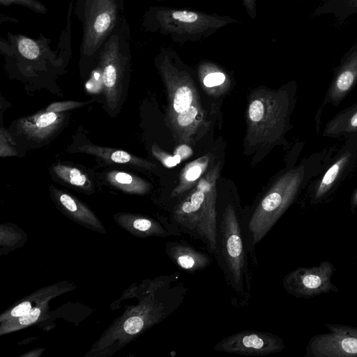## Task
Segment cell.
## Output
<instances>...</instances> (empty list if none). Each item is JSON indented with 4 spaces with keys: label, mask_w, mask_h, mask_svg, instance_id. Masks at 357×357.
Segmentation results:
<instances>
[{
    "label": "cell",
    "mask_w": 357,
    "mask_h": 357,
    "mask_svg": "<svg viewBox=\"0 0 357 357\" xmlns=\"http://www.w3.org/2000/svg\"><path fill=\"white\" fill-rule=\"evenodd\" d=\"M215 258L222 272L232 306L237 309L248 307L258 262L250 242L245 218L231 206L217 214Z\"/></svg>",
    "instance_id": "1"
},
{
    "label": "cell",
    "mask_w": 357,
    "mask_h": 357,
    "mask_svg": "<svg viewBox=\"0 0 357 357\" xmlns=\"http://www.w3.org/2000/svg\"><path fill=\"white\" fill-rule=\"evenodd\" d=\"M234 22L236 20L228 16L156 6L147 10L143 24L148 31L159 32L175 43L183 44L204 40L219 29Z\"/></svg>",
    "instance_id": "2"
},
{
    "label": "cell",
    "mask_w": 357,
    "mask_h": 357,
    "mask_svg": "<svg viewBox=\"0 0 357 357\" xmlns=\"http://www.w3.org/2000/svg\"><path fill=\"white\" fill-rule=\"evenodd\" d=\"M129 29L121 19L100 52V68L105 100L110 113L116 112L124 97L130 68Z\"/></svg>",
    "instance_id": "3"
},
{
    "label": "cell",
    "mask_w": 357,
    "mask_h": 357,
    "mask_svg": "<svg viewBox=\"0 0 357 357\" xmlns=\"http://www.w3.org/2000/svg\"><path fill=\"white\" fill-rule=\"evenodd\" d=\"M75 12L83 28L81 55L96 56L121 20L119 1L77 0Z\"/></svg>",
    "instance_id": "4"
},
{
    "label": "cell",
    "mask_w": 357,
    "mask_h": 357,
    "mask_svg": "<svg viewBox=\"0 0 357 357\" xmlns=\"http://www.w3.org/2000/svg\"><path fill=\"white\" fill-rule=\"evenodd\" d=\"M357 168V134L347 138L334 159L325 165L323 174L310 183L311 205H317L330 196Z\"/></svg>",
    "instance_id": "5"
},
{
    "label": "cell",
    "mask_w": 357,
    "mask_h": 357,
    "mask_svg": "<svg viewBox=\"0 0 357 357\" xmlns=\"http://www.w3.org/2000/svg\"><path fill=\"white\" fill-rule=\"evenodd\" d=\"M336 271L329 261H323L318 266L298 267L289 272L282 280L285 291L297 298H311L330 292H338L331 279Z\"/></svg>",
    "instance_id": "6"
},
{
    "label": "cell",
    "mask_w": 357,
    "mask_h": 357,
    "mask_svg": "<svg viewBox=\"0 0 357 357\" xmlns=\"http://www.w3.org/2000/svg\"><path fill=\"white\" fill-rule=\"evenodd\" d=\"M328 332L316 334L309 340L305 357H357V328L326 324Z\"/></svg>",
    "instance_id": "7"
},
{
    "label": "cell",
    "mask_w": 357,
    "mask_h": 357,
    "mask_svg": "<svg viewBox=\"0 0 357 357\" xmlns=\"http://www.w3.org/2000/svg\"><path fill=\"white\" fill-rule=\"evenodd\" d=\"M283 340L272 333L246 330L231 334L216 343V351L246 356H263L284 349Z\"/></svg>",
    "instance_id": "8"
},
{
    "label": "cell",
    "mask_w": 357,
    "mask_h": 357,
    "mask_svg": "<svg viewBox=\"0 0 357 357\" xmlns=\"http://www.w3.org/2000/svg\"><path fill=\"white\" fill-rule=\"evenodd\" d=\"M357 84V40L347 50L335 68L325 96L326 103L337 106Z\"/></svg>",
    "instance_id": "9"
},
{
    "label": "cell",
    "mask_w": 357,
    "mask_h": 357,
    "mask_svg": "<svg viewBox=\"0 0 357 357\" xmlns=\"http://www.w3.org/2000/svg\"><path fill=\"white\" fill-rule=\"evenodd\" d=\"M165 252L176 266L190 273L206 268L212 262L208 252L197 250L185 240L166 242Z\"/></svg>",
    "instance_id": "10"
},
{
    "label": "cell",
    "mask_w": 357,
    "mask_h": 357,
    "mask_svg": "<svg viewBox=\"0 0 357 357\" xmlns=\"http://www.w3.org/2000/svg\"><path fill=\"white\" fill-rule=\"evenodd\" d=\"M63 114L60 112H40L18 121L19 130L28 139L43 142L57 130L63 121Z\"/></svg>",
    "instance_id": "11"
},
{
    "label": "cell",
    "mask_w": 357,
    "mask_h": 357,
    "mask_svg": "<svg viewBox=\"0 0 357 357\" xmlns=\"http://www.w3.org/2000/svg\"><path fill=\"white\" fill-rule=\"evenodd\" d=\"M357 134V102L331 119L326 124L323 135L328 137H349Z\"/></svg>",
    "instance_id": "12"
},
{
    "label": "cell",
    "mask_w": 357,
    "mask_h": 357,
    "mask_svg": "<svg viewBox=\"0 0 357 357\" xmlns=\"http://www.w3.org/2000/svg\"><path fill=\"white\" fill-rule=\"evenodd\" d=\"M330 15L341 25L348 18L357 15V0H322L311 17Z\"/></svg>",
    "instance_id": "13"
},
{
    "label": "cell",
    "mask_w": 357,
    "mask_h": 357,
    "mask_svg": "<svg viewBox=\"0 0 357 357\" xmlns=\"http://www.w3.org/2000/svg\"><path fill=\"white\" fill-rule=\"evenodd\" d=\"M80 153H87L100 158L108 162L127 164L136 166H146L142 159L124 151L112 148L86 144L76 148Z\"/></svg>",
    "instance_id": "14"
},
{
    "label": "cell",
    "mask_w": 357,
    "mask_h": 357,
    "mask_svg": "<svg viewBox=\"0 0 357 357\" xmlns=\"http://www.w3.org/2000/svg\"><path fill=\"white\" fill-rule=\"evenodd\" d=\"M105 178L109 184L127 193L141 194L146 188L144 181L125 172L112 170Z\"/></svg>",
    "instance_id": "15"
},
{
    "label": "cell",
    "mask_w": 357,
    "mask_h": 357,
    "mask_svg": "<svg viewBox=\"0 0 357 357\" xmlns=\"http://www.w3.org/2000/svg\"><path fill=\"white\" fill-rule=\"evenodd\" d=\"M52 172L61 181L74 186L89 188L91 182L86 175L79 169L63 164L53 166Z\"/></svg>",
    "instance_id": "16"
},
{
    "label": "cell",
    "mask_w": 357,
    "mask_h": 357,
    "mask_svg": "<svg viewBox=\"0 0 357 357\" xmlns=\"http://www.w3.org/2000/svg\"><path fill=\"white\" fill-rule=\"evenodd\" d=\"M59 204L73 216L86 221H95L96 217L84 204L68 193L54 190Z\"/></svg>",
    "instance_id": "17"
},
{
    "label": "cell",
    "mask_w": 357,
    "mask_h": 357,
    "mask_svg": "<svg viewBox=\"0 0 357 357\" xmlns=\"http://www.w3.org/2000/svg\"><path fill=\"white\" fill-rule=\"evenodd\" d=\"M14 39L20 54L29 60L38 58L42 54L43 47H45L40 45L39 41L23 36H16Z\"/></svg>",
    "instance_id": "18"
},
{
    "label": "cell",
    "mask_w": 357,
    "mask_h": 357,
    "mask_svg": "<svg viewBox=\"0 0 357 357\" xmlns=\"http://www.w3.org/2000/svg\"><path fill=\"white\" fill-rule=\"evenodd\" d=\"M43 308H44V306L34 307L24 315L8 319L6 324L1 327V333L20 329L35 323L40 316Z\"/></svg>",
    "instance_id": "19"
},
{
    "label": "cell",
    "mask_w": 357,
    "mask_h": 357,
    "mask_svg": "<svg viewBox=\"0 0 357 357\" xmlns=\"http://www.w3.org/2000/svg\"><path fill=\"white\" fill-rule=\"evenodd\" d=\"M192 100V93L188 86L180 87L176 92L174 99V108L181 113L190 107Z\"/></svg>",
    "instance_id": "20"
},
{
    "label": "cell",
    "mask_w": 357,
    "mask_h": 357,
    "mask_svg": "<svg viewBox=\"0 0 357 357\" xmlns=\"http://www.w3.org/2000/svg\"><path fill=\"white\" fill-rule=\"evenodd\" d=\"M149 327L146 320L140 314L128 319L123 325L124 331L130 335H135Z\"/></svg>",
    "instance_id": "21"
},
{
    "label": "cell",
    "mask_w": 357,
    "mask_h": 357,
    "mask_svg": "<svg viewBox=\"0 0 357 357\" xmlns=\"http://www.w3.org/2000/svg\"><path fill=\"white\" fill-rule=\"evenodd\" d=\"M0 3L3 6H8L13 4L25 6L34 12L41 14H45L47 11V8L42 3L36 0H0Z\"/></svg>",
    "instance_id": "22"
},
{
    "label": "cell",
    "mask_w": 357,
    "mask_h": 357,
    "mask_svg": "<svg viewBox=\"0 0 357 357\" xmlns=\"http://www.w3.org/2000/svg\"><path fill=\"white\" fill-rule=\"evenodd\" d=\"M94 100H88L85 102H77V101H63V102H56L48 105L45 109L46 112H62L66 110L75 109L80 107L84 105L90 103Z\"/></svg>",
    "instance_id": "23"
},
{
    "label": "cell",
    "mask_w": 357,
    "mask_h": 357,
    "mask_svg": "<svg viewBox=\"0 0 357 357\" xmlns=\"http://www.w3.org/2000/svg\"><path fill=\"white\" fill-rule=\"evenodd\" d=\"M0 155L1 157L6 156H11L15 155L16 151L12 147V146L8 145V142L13 141L12 137L9 135V134L4 130L2 128L1 129V136H0Z\"/></svg>",
    "instance_id": "24"
},
{
    "label": "cell",
    "mask_w": 357,
    "mask_h": 357,
    "mask_svg": "<svg viewBox=\"0 0 357 357\" xmlns=\"http://www.w3.org/2000/svg\"><path fill=\"white\" fill-rule=\"evenodd\" d=\"M32 309L31 304L29 301H24L15 307H13L9 312L6 313L2 319H11L24 315L29 312Z\"/></svg>",
    "instance_id": "25"
},
{
    "label": "cell",
    "mask_w": 357,
    "mask_h": 357,
    "mask_svg": "<svg viewBox=\"0 0 357 357\" xmlns=\"http://www.w3.org/2000/svg\"><path fill=\"white\" fill-rule=\"evenodd\" d=\"M197 114V109L194 107H189L181 112L178 116V122L182 126L191 123Z\"/></svg>",
    "instance_id": "26"
},
{
    "label": "cell",
    "mask_w": 357,
    "mask_h": 357,
    "mask_svg": "<svg viewBox=\"0 0 357 357\" xmlns=\"http://www.w3.org/2000/svg\"><path fill=\"white\" fill-rule=\"evenodd\" d=\"M249 114L252 121H259L264 115V106L261 101L254 100L249 108Z\"/></svg>",
    "instance_id": "27"
},
{
    "label": "cell",
    "mask_w": 357,
    "mask_h": 357,
    "mask_svg": "<svg viewBox=\"0 0 357 357\" xmlns=\"http://www.w3.org/2000/svg\"><path fill=\"white\" fill-rule=\"evenodd\" d=\"M225 79V76L223 73H212L205 77L204 84L207 87H212L222 84Z\"/></svg>",
    "instance_id": "28"
},
{
    "label": "cell",
    "mask_w": 357,
    "mask_h": 357,
    "mask_svg": "<svg viewBox=\"0 0 357 357\" xmlns=\"http://www.w3.org/2000/svg\"><path fill=\"white\" fill-rule=\"evenodd\" d=\"M243 3L247 10L248 14L251 19L255 20L256 17V1L257 0H242Z\"/></svg>",
    "instance_id": "29"
},
{
    "label": "cell",
    "mask_w": 357,
    "mask_h": 357,
    "mask_svg": "<svg viewBox=\"0 0 357 357\" xmlns=\"http://www.w3.org/2000/svg\"><path fill=\"white\" fill-rule=\"evenodd\" d=\"M201 172V168L199 166H195L188 171L186 178L188 181H195L200 176Z\"/></svg>",
    "instance_id": "30"
},
{
    "label": "cell",
    "mask_w": 357,
    "mask_h": 357,
    "mask_svg": "<svg viewBox=\"0 0 357 357\" xmlns=\"http://www.w3.org/2000/svg\"><path fill=\"white\" fill-rule=\"evenodd\" d=\"M181 160V156L176 154L172 157H168L165 160V165L168 167H172L176 165Z\"/></svg>",
    "instance_id": "31"
},
{
    "label": "cell",
    "mask_w": 357,
    "mask_h": 357,
    "mask_svg": "<svg viewBox=\"0 0 357 357\" xmlns=\"http://www.w3.org/2000/svg\"><path fill=\"white\" fill-rule=\"evenodd\" d=\"M191 149L185 145H183L177 149V153L181 156V158L188 156L191 154Z\"/></svg>",
    "instance_id": "32"
},
{
    "label": "cell",
    "mask_w": 357,
    "mask_h": 357,
    "mask_svg": "<svg viewBox=\"0 0 357 357\" xmlns=\"http://www.w3.org/2000/svg\"><path fill=\"white\" fill-rule=\"evenodd\" d=\"M350 207L351 212L354 213L357 208V188L355 189L351 197Z\"/></svg>",
    "instance_id": "33"
},
{
    "label": "cell",
    "mask_w": 357,
    "mask_h": 357,
    "mask_svg": "<svg viewBox=\"0 0 357 357\" xmlns=\"http://www.w3.org/2000/svg\"><path fill=\"white\" fill-rule=\"evenodd\" d=\"M157 1H163V0H157Z\"/></svg>",
    "instance_id": "34"
}]
</instances>
